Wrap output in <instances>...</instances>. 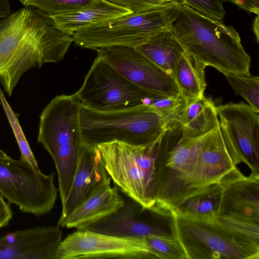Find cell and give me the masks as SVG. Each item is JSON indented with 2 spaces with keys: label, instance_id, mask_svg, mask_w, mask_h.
Masks as SVG:
<instances>
[{
  "label": "cell",
  "instance_id": "cell-1",
  "mask_svg": "<svg viewBox=\"0 0 259 259\" xmlns=\"http://www.w3.org/2000/svg\"><path fill=\"white\" fill-rule=\"evenodd\" d=\"M73 42L52 17L33 8H20L0 20V83L4 91L11 96L27 71L62 61Z\"/></svg>",
  "mask_w": 259,
  "mask_h": 259
},
{
  "label": "cell",
  "instance_id": "cell-2",
  "mask_svg": "<svg viewBox=\"0 0 259 259\" xmlns=\"http://www.w3.org/2000/svg\"><path fill=\"white\" fill-rule=\"evenodd\" d=\"M169 28L185 52L206 66L221 72L251 74V58L232 26L180 2L178 14Z\"/></svg>",
  "mask_w": 259,
  "mask_h": 259
},
{
  "label": "cell",
  "instance_id": "cell-3",
  "mask_svg": "<svg viewBox=\"0 0 259 259\" xmlns=\"http://www.w3.org/2000/svg\"><path fill=\"white\" fill-rule=\"evenodd\" d=\"M79 122L83 143L92 146L117 141L147 146L162 140L171 127L148 105L102 111L80 105Z\"/></svg>",
  "mask_w": 259,
  "mask_h": 259
},
{
  "label": "cell",
  "instance_id": "cell-4",
  "mask_svg": "<svg viewBox=\"0 0 259 259\" xmlns=\"http://www.w3.org/2000/svg\"><path fill=\"white\" fill-rule=\"evenodd\" d=\"M80 106L74 94L58 95L52 99L39 116L37 140L54 162L62 205L69 193L83 145Z\"/></svg>",
  "mask_w": 259,
  "mask_h": 259
},
{
  "label": "cell",
  "instance_id": "cell-5",
  "mask_svg": "<svg viewBox=\"0 0 259 259\" xmlns=\"http://www.w3.org/2000/svg\"><path fill=\"white\" fill-rule=\"evenodd\" d=\"M162 140L147 146L117 141L97 145L114 183L147 209H151L156 203V161Z\"/></svg>",
  "mask_w": 259,
  "mask_h": 259
},
{
  "label": "cell",
  "instance_id": "cell-6",
  "mask_svg": "<svg viewBox=\"0 0 259 259\" xmlns=\"http://www.w3.org/2000/svg\"><path fill=\"white\" fill-rule=\"evenodd\" d=\"M180 2L131 13L81 29L73 34V42L97 50L110 46L136 47L169 27Z\"/></svg>",
  "mask_w": 259,
  "mask_h": 259
},
{
  "label": "cell",
  "instance_id": "cell-7",
  "mask_svg": "<svg viewBox=\"0 0 259 259\" xmlns=\"http://www.w3.org/2000/svg\"><path fill=\"white\" fill-rule=\"evenodd\" d=\"M171 228L187 259H258L259 250L235 237L215 219L171 213Z\"/></svg>",
  "mask_w": 259,
  "mask_h": 259
},
{
  "label": "cell",
  "instance_id": "cell-8",
  "mask_svg": "<svg viewBox=\"0 0 259 259\" xmlns=\"http://www.w3.org/2000/svg\"><path fill=\"white\" fill-rule=\"evenodd\" d=\"M74 95L81 105L108 111L149 106L158 94L135 85L97 56L82 86Z\"/></svg>",
  "mask_w": 259,
  "mask_h": 259
},
{
  "label": "cell",
  "instance_id": "cell-9",
  "mask_svg": "<svg viewBox=\"0 0 259 259\" xmlns=\"http://www.w3.org/2000/svg\"><path fill=\"white\" fill-rule=\"evenodd\" d=\"M55 172L34 169L21 159H0V194L20 211L40 217L53 208L57 191Z\"/></svg>",
  "mask_w": 259,
  "mask_h": 259
},
{
  "label": "cell",
  "instance_id": "cell-10",
  "mask_svg": "<svg viewBox=\"0 0 259 259\" xmlns=\"http://www.w3.org/2000/svg\"><path fill=\"white\" fill-rule=\"evenodd\" d=\"M59 259H154L145 238H121L77 230L61 242Z\"/></svg>",
  "mask_w": 259,
  "mask_h": 259
},
{
  "label": "cell",
  "instance_id": "cell-11",
  "mask_svg": "<svg viewBox=\"0 0 259 259\" xmlns=\"http://www.w3.org/2000/svg\"><path fill=\"white\" fill-rule=\"evenodd\" d=\"M96 51L98 56L138 87L168 97L181 96L174 79L135 48L110 46Z\"/></svg>",
  "mask_w": 259,
  "mask_h": 259
},
{
  "label": "cell",
  "instance_id": "cell-12",
  "mask_svg": "<svg viewBox=\"0 0 259 259\" xmlns=\"http://www.w3.org/2000/svg\"><path fill=\"white\" fill-rule=\"evenodd\" d=\"M216 110L241 163L259 172V112L242 102L220 105Z\"/></svg>",
  "mask_w": 259,
  "mask_h": 259
},
{
  "label": "cell",
  "instance_id": "cell-13",
  "mask_svg": "<svg viewBox=\"0 0 259 259\" xmlns=\"http://www.w3.org/2000/svg\"><path fill=\"white\" fill-rule=\"evenodd\" d=\"M125 202L115 212L95 221L82 224L77 230L87 231L121 238H145L148 236L172 235L158 219L161 214Z\"/></svg>",
  "mask_w": 259,
  "mask_h": 259
},
{
  "label": "cell",
  "instance_id": "cell-14",
  "mask_svg": "<svg viewBox=\"0 0 259 259\" xmlns=\"http://www.w3.org/2000/svg\"><path fill=\"white\" fill-rule=\"evenodd\" d=\"M240 163L227 133L219 122L215 128L200 138L198 165L189 196L204 187L220 183L227 174Z\"/></svg>",
  "mask_w": 259,
  "mask_h": 259
},
{
  "label": "cell",
  "instance_id": "cell-15",
  "mask_svg": "<svg viewBox=\"0 0 259 259\" xmlns=\"http://www.w3.org/2000/svg\"><path fill=\"white\" fill-rule=\"evenodd\" d=\"M62 235L58 225L8 232L0 237V259H59Z\"/></svg>",
  "mask_w": 259,
  "mask_h": 259
},
{
  "label": "cell",
  "instance_id": "cell-16",
  "mask_svg": "<svg viewBox=\"0 0 259 259\" xmlns=\"http://www.w3.org/2000/svg\"><path fill=\"white\" fill-rule=\"evenodd\" d=\"M218 215L259 222V172L244 176L236 167L221 180Z\"/></svg>",
  "mask_w": 259,
  "mask_h": 259
},
{
  "label": "cell",
  "instance_id": "cell-17",
  "mask_svg": "<svg viewBox=\"0 0 259 259\" xmlns=\"http://www.w3.org/2000/svg\"><path fill=\"white\" fill-rule=\"evenodd\" d=\"M109 177L98 146L83 143L69 193L62 205L57 225L60 227L71 212Z\"/></svg>",
  "mask_w": 259,
  "mask_h": 259
},
{
  "label": "cell",
  "instance_id": "cell-18",
  "mask_svg": "<svg viewBox=\"0 0 259 259\" xmlns=\"http://www.w3.org/2000/svg\"><path fill=\"white\" fill-rule=\"evenodd\" d=\"M110 177L84 201L75 208L61 226L66 228L77 227L106 217L125 203L117 187H111Z\"/></svg>",
  "mask_w": 259,
  "mask_h": 259
},
{
  "label": "cell",
  "instance_id": "cell-19",
  "mask_svg": "<svg viewBox=\"0 0 259 259\" xmlns=\"http://www.w3.org/2000/svg\"><path fill=\"white\" fill-rule=\"evenodd\" d=\"M131 13L127 9L105 0H95L88 5L52 18L60 30L72 36L81 29Z\"/></svg>",
  "mask_w": 259,
  "mask_h": 259
},
{
  "label": "cell",
  "instance_id": "cell-20",
  "mask_svg": "<svg viewBox=\"0 0 259 259\" xmlns=\"http://www.w3.org/2000/svg\"><path fill=\"white\" fill-rule=\"evenodd\" d=\"M182 128L181 137L198 138L208 133L219 124L216 106L204 96L187 101L178 120Z\"/></svg>",
  "mask_w": 259,
  "mask_h": 259
},
{
  "label": "cell",
  "instance_id": "cell-21",
  "mask_svg": "<svg viewBox=\"0 0 259 259\" xmlns=\"http://www.w3.org/2000/svg\"><path fill=\"white\" fill-rule=\"evenodd\" d=\"M135 48L173 79L176 65L185 52L169 27Z\"/></svg>",
  "mask_w": 259,
  "mask_h": 259
},
{
  "label": "cell",
  "instance_id": "cell-22",
  "mask_svg": "<svg viewBox=\"0 0 259 259\" xmlns=\"http://www.w3.org/2000/svg\"><path fill=\"white\" fill-rule=\"evenodd\" d=\"M206 67L185 52L180 58L175 69L174 79L181 97L186 101L204 96L206 87Z\"/></svg>",
  "mask_w": 259,
  "mask_h": 259
},
{
  "label": "cell",
  "instance_id": "cell-23",
  "mask_svg": "<svg viewBox=\"0 0 259 259\" xmlns=\"http://www.w3.org/2000/svg\"><path fill=\"white\" fill-rule=\"evenodd\" d=\"M222 191L220 183L204 187L185 198L171 212L194 218L214 220L219 213Z\"/></svg>",
  "mask_w": 259,
  "mask_h": 259
},
{
  "label": "cell",
  "instance_id": "cell-24",
  "mask_svg": "<svg viewBox=\"0 0 259 259\" xmlns=\"http://www.w3.org/2000/svg\"><path fill=\"white\" fill-rule=\"evenodd\" d=\"M236 94L241 96L255 111L259 112V77L251 74L221 72Z\"/></svg>",
  "mask_w": 259,
  "mask_h": 259
},
{
  "label": "cell",
  "instance_id": "cell-25",
  "mask_svg": "<svg viewBox=\"0 0 259 259\" xmlns=\"http://www.w3.org/2000/svg\"><path fill=\"white\" fill-rule=\"evenodd\" d=\"M154 259H187L186 252L175 235L145 237Z\"/></svg>",
  "mask_w": 259,
  "mask_h": 259
},
{
  "label": "cell",
  "instance_id": "cell-26",
  "mask_svg": "<svg viewBox=\"0 0 259 259\" xmlns=\"http://www.w3.org/2000/svg\"><path fill=\"white\" fill-rule=\"evenodd\" d=\"M0 104L4 109L16 140L21 153L20 159L27 162L35 170H40L19 123V114L13 111L1 88Z\"/></svg>",
  "mask_w": 259,
  "mask_h": 259
},
{
  "label": "cell",
  "instance_id": "cell-27",
  "mask_svg": "<svg viewBox=\"0 0 259 259\" xmlns=\"http://www.w3.org/2000/svg\"><path fill=\"white\" fill-rule=\"evenodd\" d=\"M25 7L37 9L50 16L76 9L95 0H18Z\"/></svg>",
  "mask_w": 259,
  "mask_h": 259
},
{
  "label": "cell",
  "instance_id": "cell-28",
  "mask_svg": "<svg viewBox=\"0 0 259 259\" xmlns=\"http://www.w3.org/2000/svg\"><path fill=\"white\" fill-rule=\"evenodd\" d=\"M199 13L212 19L223 21L226 12L225 0H177Z\"/></svg>",
  "mask_w": 259,
  "mask_h": 259
},
{
  "label": "cell",
  "instance_id": "cell-29",
  "mask_svg": "<svg viewBox=\"0 0 259 259\" xmlns=\"http://www.w3.org/2000/svg\"><path fill=\"white\" fill-rule=\"evenodd\" d=\"M114 5L138 12L169 4L177 0H105ZM179 2V1H178Z\"/></svg>",
  "mask_w": 259,
  "mask_h": 259
},
{
  "label": "cell",
  "instance_id": "cell-30",
  "mask_svg": "<svg viewBox=\"0 0 259 259\" xmlns=\"http://www.w3.org/2000/svg\"><path fill=\"white\" fill-rule=\"evenodd\" d=\"M13 215L10 204L0 194V229L9 225Z\"/></svg>",
  "mask_w": 259,
  "mask_h": 259
},
{
  "label": "cell",
  "instance_id": "cell-31",
  "mask_svg": "<svg viewBox=\"0 0 259 259\" xmlns=\"http://www.w3.org/2000/svg\"><path fill=\"white\" fill-rule=\"evenodd\" d=\"M249 13L258 15L259 0H225Z\"/></svg>",
  "mask_w": 259,
  "mask_h": 259
},
{
  "label": "cell",
  "instance_id": "cell-32",
  "mask_svg": "<svg viewBox=\"0 0 259 259\" xmlns=\"http://www.w3.org/2000/svg\"><path fill=\"white\" fill-rule=\"evenodd\" d=\"M11 14L10 0H0V19H4Z\"/></svg>",
  "mask_w": 259,
  "mask_h": 259
},
{
  "label": "cell",
  "instance_id": "cell-33",
  "mask_svg": "<svg viewBox=\"0 0 259 259\" xmlns=\"http://www.w3.org/2000/svg\"><path fill=\"white\" fill-rule=\"evenodd\" d=\"M259 19H258V15H257L256 17L255 18L253 22V31L254 33V34L256 36L257 41L259 40V24H258Z\"/></svg>",
  "mask_w": 259,
  "mask_h": 259
},
{
  "label": "cell",
  "instance_id": "cell-34",
  "mask_svg": "<svg viewBox=\"0 0 259 259\" xmlns=\"http://www.w3.org/2000/svg\"><path fill=\"white\" fill-rule=\"evenodd\" d=\"M11 158L10 156L7 154L4 151L0 149V159H8Z\"/></svg>",
  "mask_w": 259,
  "mask_h": 259
}]
</instances>
